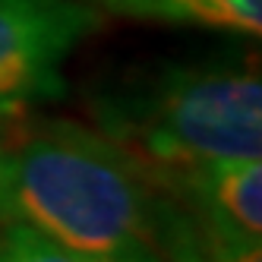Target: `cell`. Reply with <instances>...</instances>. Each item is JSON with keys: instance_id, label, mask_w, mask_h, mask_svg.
<instances>
[{"instance_id": "1", "label": "cell", "mask_w": 262, "mask_h": 262, "mask_svg": "<svg viewBox=\"0 0 262 262\" xmlns=\"http://www.w3.org/2000/svg\"><path fill=\"white\" fill-rule=\"evenodd\" d=\"M161 186L95 126L45 120L4 142L0 215L79 262H167Z\"/></svg>"}, {"instance_id": "2", "label": "cell", "mask_w": 262, "mask_h": 262, "mask_svg": "<svg viewBox=\"0 0 262 262\" xmlns=\"http://www.w3.org/2000/svg\"><path fill=\"white\" fill-rule=\"evenodd\" d=\"M95 120L145 171L262 155L256 67H174L95 104Z\"/></svg>"}, {"instance_id": "3", "label": "cell", "mask_w": 262, "mask_h": 262, "mask_svg": "<svg viewBox=\"0 0 262 262\" xmlns=\"http://www.w3.org/2000/svg\"><path fill=\"white\" fill-rule=\"evenodd\" d=\"M101 16L85 0H0V117L63 92V67Z\"/></svg>"}, {"instance_id": "4", "label": "cell", "mask_w": 262, "mask_h": 262, "mask_svg": "<svg viewBox=\"0 0 262 262\" xmlns=\"http://www.w3.org/2000/svg\"><path fill=\"white\" fill-rule=\"evenodd\" d=\"M171 196L193 228L224 250L259 247L262 234V161L221 158L177 171H145Z\"/></svg>"}, {"instance_id": "5", "label": "cell", "mask_w": 262, "mask_h": 262, "mask_svg": "<svg viewBox=\"0 0 262 262\" xmlns=\"http://www.w3.org/2000/svg\"><path fill=\"white\" fill-rule=\"evenodd\" d=\"M85 4L142 23L196 26L237 35L262 32V0H85Z\"/></svg>"}, {"instance_id": "6", "label": "cell", "mask_w": 262, "mask_h": 262, "mask_svg": "<svg viewBox=\"0 0 262 262\" xmlns=\"http://www.w3.org/2000/svg\"><path fill=\"white\" fill-rule=\"evenodd\" d=\"M0 262H79L23 221L0 215Z\"/></svg>"}, {"instance_id": "7", "label": "cell", "mask_w": 262, "mask_h": 262, "mask_svg": "<svg viewBox=\"0 0 262 262\" xmlns=\"http://www.w3.org/2000/svg\"><path fill=\"white\" fill-rule=\"evenodd\" d=\"M0 158H4V142H0Z\"/></svg>"}]
</instances>
